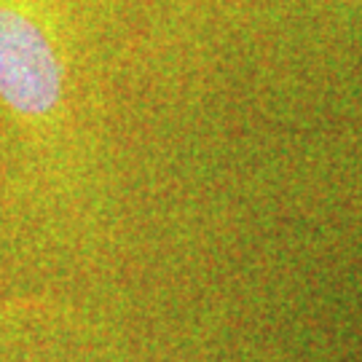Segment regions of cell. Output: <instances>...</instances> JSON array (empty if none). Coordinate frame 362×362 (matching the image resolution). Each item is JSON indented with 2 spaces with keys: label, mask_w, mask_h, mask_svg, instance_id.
Masks as SVG:
<instances>
[{
  "label": "cell",
  "mask_w": 362,
  "mask_h": 362,
  "mask_svg": "<svg viewBox=\"0 0 362 362\" xmlns=\"http://www.w3.org/2000/svg\"><path fill=\"white\" fill-rule=\"evenodd\" d=\"M62 97V67L43 27L0 3V100L22 116H46Z\"/></svg>",
  "instance_id": "obj_1"
}]
</instances>
